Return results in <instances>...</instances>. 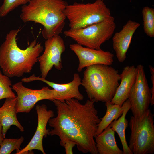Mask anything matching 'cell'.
I'll return each instance as SVG.
<instances>
[{"label": "cell", "mask_w": 154, "mask_h": 154, "mask_svg": "<svg viewBox=\"0 0 154 154\" xmlns=\"http://www.w3.org/2000/svg\"><path fill=\"white\" fill-rule=\"evenodd\" d=\"M75 98L52 101L57 115L48 121V135H56L60 139L68 138L76 143L77 148L84 153L98 154L95 141L100 119L94 105L88 99L81 104Z\"/></svg>", "instance_id": "1"}, {"label": "cell", "mask_w": 154, "mask_h": 154, "mask_svg": "<svg viewBox=\"0 0 154 154\" xmlns=\"http://www.w3.org/2000/svg\"><path fill=\"white\" fill-rule=\"evenodd\" d=\"M21 29L10 31L0 46V67L4 74L9 78L20 77L30 73L43 50L41 44L36 39L25 49H20L16 37Z\"/></svg>", "instance_id": "2"}, {"label": "cell", "mask_w": 154, "mask_h": 154, "mask_svg": "<svg viewBox=\"0 0 154 154\" xmlns=\"http://www.w3.org/2000/svg\"><path fill=\"white\" fill-rule=\"evenodd\" d=\"M21 7L20 15L24 23L32 21L44 27L43 37L46 40L62 32L66 17L64 11L68 5L64 0H30Z\"/></svg>", "instance_id": "3"}, {"label": "cell", "mask_w": 154, "mask_h": 154, "mask_svg": "<svg viewBox=\"0 0 154 154\" xmlns=\"http://www.w3.org/2000/svg\"><path fill=\"white\" fill-rule=\"evenodd\" d=\"M120 74L110 66L97 64L86 67L81 80L89 99L95 102L110 101L119 85Z\"/></svg>", "instance_id": "4"}, {"label": "cell", "mask_w": 154, "mask_h": 154, "mask_svg": "<svg viewBox=\"0 0 154 154\" xmlns=\"http://www.w3.org/2000/svg\"><path fill=\"white\" fill-rule=\"evenodd\" d=\"M65 14L71 29L85 28L101 22L111 15L110 9L103 0L92 3L74 2L66 7Z\"/></svg>", "instance_id": "5"}, {"label": "cell", "mask_w": 154, "mask_h": 154, "mask_svg": "<svg viewBox=\"0 0 154 154\" xmlns=\"http://www.w3.org/2000/svg\"><path fill=\"white\" fill-rule=\"evenodd\" d=\"M154 114L148 109L141 117H131L129 147L134 154L154 153Z\"/></svg>", "instance_id": "6"}, {"label": "cell", "mask_w": 154, "mask_h": 154, "mask_svg": "<svg viewBox=\"0 0 154 154\" xmlns=\"http://www.w3.org/2000/svg\"><path fill=\"white\" fill-rule=\"evenodd\" d=\"M116 27L114 18L110 15L101 22L85 28L69 29L64 34L83 46L99 50L101 45L111 37Z\"/></svg>", "instance_id": "7"}, {"label": "cell", "mask_w": 154, "mask_h": 154, "mask_svg": "<svg viewBox=\"0 0 154 154\" xmlns=\"http://www.w3.org/2000/svg\"><path fill=\"white\" fill-rule=\"evenodd\" d=\"M23 82L19 81L11 86L17 94L16 105L17 113L29 112L37 103L42 100H65L61 93L47 86H44L39 90H33L25 87Z\"/></svg>", "instance_id": "8"}, {"label": "cell", "mask_w": 154, "mask_h": 154, "mask_svg": "<svg viewBox=\"0 0 154 154\" xmlns=\"http://www.w3.org/2000/svg\"><path fill=\"white\" fill-rule=\"evenodd\" d=\"M137 74L130 92L128 99L133 116L142 117L149 109L151 102V93L143 65L137 66Z\"/></svg>", "instance_id": "9"}, {"label": "cell", "mask_w": 154, "mask_h": 154, "mask_svg": "<svg viewBox=\"0 0 154 154\" xmlns=\"http://www.w3.org/2000/svg\"><path fill=\"white\" fill-rule=\"evenodd\" d=\"M45 49L38 59L41 72V77L46 79L49 72L53 66L61 70L63 66L61 56L65 50L64 41L59 35L46 39L44 43Z\"/></svg>", "instance_id": "10"}, {"label": "cell", "mask_w": 154, "mask_h": 154, "mask_svg": "<svg viewBox=\"0 0 154 154\" xmlns=\"http://www.w3.org/2000/svg\"><path fill=\"white\" fill-rule=\"evenodd\" d=\"M70 47L78 58L77 70L79 72L90 66L97 64L110 66L114 62V54L109 51L84 47L77 43L70 44Z\"/></svg>", "instance_id": "11"}, {"label": "cell", "mask_w": 154, "mask_h": 154, "mask_svg": "<svg viewBox=\"0 0 154 154\" xmlns=\"http://www.w3.org/2000/svg\"><path fill=\"white\" fill-rule=\"evenodd\" d=\"M36 110L38 117V123L37 129L34 136L28 145L21 149L16 154H26L33 149L40 151L45 154L43 146L44 137L48 135L49 129H46V126L49 119L54 116L53 111L47 110L46 106L44 104L36 106Z\"/></svg>", "instance_id": "12"}, {"label": "cell", "mask_w": 154, "mask_h": 154, "mask_svg": "<svg viewBox=\"0 0 154 154\" xmlns=\"http://www.w3.org/2000/svg\"><path fill=\"white\" fill-rule=\"evenodd\" d=\"M140 25L139 23L129 20L121 29L116 32L113 37V48L120 62H123L126 59V53L133 35Z\"/></svg>", "instance_id": "13"}, {"label": "cell", "mask_w": 154, "mask_h": 154, "mask_svg": "<svg viewBox=\"0 0 154 154\" xmlns=\"http://www.w3.org/2000/svg\"><path fill=\"white\" fill-rule=\"evenodd\" d=\"M35 80L42 81L51 87L53 89L62 94L65 100L75 98L79 101L82 100L84 98L83 95L80 92L79 87L82 85L81 79L79 74L75 73L74 74L73 80L68 83L58 84L48 81L46 79L39 76H36L33 74L28 77H25L21 79L24 82L28 83Z\"/></svg>", "instance_id": "14"}, {"label": "cell", "mask_w": 154, "mask_h": 154, "mask_svg": "<svg viewBox=\"0 0 154 154\" xmlns=\"http://www.w3.org/2000/svg\"><path fill=\"white\" fill-rule=\"evenodd\" d=\"M137 74L136 67L133 65L124 68L120 74L121 82L111 101L112 104L122 106L128 99L129 94L135 81Z\"/></svg>", "instance_id": "15"}, {"label": "cell", "mask_w": 154, "mask_h": 154, "mask_svg": "<svg viewBox=\"0 0 154 154\" xmlns=\"http://www.w3.org/2000/svg\"><path fill=\"white\" fill-rule=\"evenodd\" d=\"M17 96L8 98L0 108V121L2 127V135L4 138L7 131L12 125L16 126L21 132L24 131L23 127L17 117L16 105Z\"/></svg>", "instance_id": "16"}, {"label": "cell", "mask_w": 154, "mask_h": 154, "mask_svg": "<svg viewBox=\"0 0 154 154\" xmlns=\"http://www.w3.org/2000/svg\"><path fill=\"white\" fill-rule=\"evenodd\" d=\"M115 132L109 125L95 138L96 146L99 154H123L118 147Z\"/></svg>", "instance_id": "17"}, {"label": "cell", "mask_w": 154, "mask_h": 154, "mask_svg": "<svg viewBox=\"0 0 154 154\" xmlns=\"http://www.w3.org/2000/svg\"><path fill=\"white\" fill-rule=\"evenodd\" d=\"M124 108L121 116L118 119L112 121L109 125L112 129L119 135L121 142L123 154H133L129 149L127 142L125 130L128 126V122L126 118V115L130 108L129 100L127 99L123 104Z\"/></svg>", "instance_id": "18"}, {"label": "cell", "mask_w": 154, "mask_h": 154, "mask_svg": "<svg viewBox=\"0 0 154 154\" xmlns=\"http://www.w3.org/2000/svg\"><path fill=\"white\" fill-rule=\"evenodd\" d=\"M106 108V113L104 116L100 118L98 125L97 135L101 133L114 120L117 119L122 115L124 108L123 104L122 106L112 104L110 101L105 103Z\"/></svg>", "instance_id": "19"}, {"label": "cell", "mask_w": 154, "mask_h": 154, "mask_svg": "<svg viewBox=\"0 0 154 154\" xmlns=\"http://www.w3.org/2000/svg\"><path fill=\"white\" fill-rule=\"evenodd\" d=\"M144 32L148 36L154 37V9L148 6L144 7L142 10Z\"/></svg>", "instance_id": "20"}, {"label": "cell", "mask_w": 154, "mask_h": 154, "mask_svg": "<svg viewBox=\"0 0 154 154\" xmlns=\"http://www.w3.org/2000/svg\"><path fill=\"white\" fill-rule=\"evenodd\" d=\"M24 140V137L4 139L0 145V154H10L16 150V154L20 149V146Z\"/></svg>", "instance_id": "21"}, {"label": "cell", "mask_w": 154, "mask_h": 154, "mask_svg": "<svg viewBox=\"0 0 154 154\" xmlns=\"http://www.w3.org/2000/svg\"><path fill=\"white\" fill-rule=\"evenodd\" d=\"M12 82L8 76L3 74L0 70V100L8 98L16 97L13 92Z\"/></svg>", "instance_id": "22"}, {"label": "cell", "mask_w": 154, "mask_h": 154, "mask_svg": "<svg viewBox=\"0 0 154 154\" xmlns=\"http://www.w3.org/2000/svg\"><path fill=\"white\" fill-rule=\"evenodd\" d=\"M30 0H3L0 7V16L4 17L19 6L28 3Z\"/></svg>", "instance_id": "23"}, {"label": "cell", "mask_w": 154, "mask_h": 154, "mask_svg": "<svg viewBox=\"0 0 154 154\" xmlns=\"http://www.w3.org/2000/svg\"><path fill=\"white\" fill-rule=\"evenodd\" d=\"M60 145L64 147L66 154H73V149L76 145V143L68 138H64L60 140Z\"/></svg>", "instance_id": "24"}, {"label": "cell", "mask_w": 154, "mask_h": 154, "mask_svg": "<svg viewBox=\"0 0 154 154\" xmlns=\"http://www.w3.org/2000/svg\"><path fill=\"white\" fill-rule=\"evenodd\" d=\"M149 67L151 74V79L152 85V87L151 88L152 95L151 105H153L154 104V68L151 65H149Z\"/></svg>", "instance_id": "25"}, {"label": "cell", "mask_w": 154, "mask_h": 154, "mask_svg": "<svg viewBox=\"0 0 154 154\" xmlns=\"http://www.w3.org/2000/svg\"><path fill=\"white\" fill-rule=\"evenodd\" d=\"M2 127L0 121V145L4 139V138L2 135Z\"/></svg>", "instance_id": "26"}]
</instances>
